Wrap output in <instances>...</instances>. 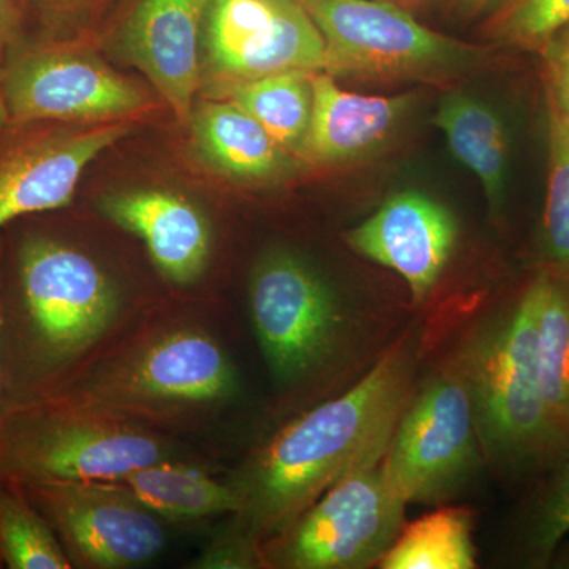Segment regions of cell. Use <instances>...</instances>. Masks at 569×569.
<instances>
[{"label":"cell","instance_id":"6da1fadb","mask_svg":"<svg viewBox=\"0 0 569 569\" xmlns=\"http://www.w3.org/2000/svg\"><path fill=\"white\" fill-rule=\"evenodd\" d=\"M418 336L400 337L346 395L284 427L257 456L241 492L253 529L284 531L348 475L383 459L411 396Z\"/></svg>","mask_w":569,"mask_h":569},{"label":"cell","instance_id":"7a4b0ae2","mask_svg":"<svg viewBox=\"0 0 569 569\" xmlns=\"http://www.w3.org/2000/svg\"><path fill=\"white\" fill-rule=\"evenodd\" d=\"M538 321L535 274L505 312L468 339L456 361L470 392L482 455L516 477L553 470L569 455V437L542 396Z\"/></svg>","mask_w":569,"mask_h":569},{"label":"cell","instance_id":"3957f363","mask_svg":"<svg viewBox=\"0 0 569 569\" xmlns=\"http://www.w3.org/2000/svg\"><path fill=\"white\" fill-rule=\"evenodd\" d=\"M163 441L132 426L40 396L0 417V478L11 481H122L167 459Z\"/></svg>","mask_w":569,"mask_h":569},{"label":"cell","instance_id":"277c9868","mask_svg":"<svg viewBox=\"0 0 569 569\" xmlns=\"http://www.w3.org/2000/svg\"><path fill=\"white\" fill-rule=\"evenodd\" d=\"M326 47L325 73L362 81L448 84L481 69L489 50L433 31L389 0H298Z\"/></svg>","mask_w":569,"mask_h":569},{"label":"cell","instance_id":"5b68a950","mask_svg":"<svg viewBox=\"0 0 569 569\" xmlns=\"http://www.w3.org/2000/svg\"><path fill=\"white\" fill-rule=\"evenodd\" d=\"M234 370L211 336L181 329L80 387H56L41 396L66 406L121 419L209 406L233 395ZM40 397V396H39Z\"/></svg>","mask_w":569,"mask_h":569},{"label":"cell","instance_id":"8992f818","mask_svg":"<svg viewBox=\"0 0 569 569\" xmlns=\"http://www.w3.org/2000/svg\"><path fill=\"white\" fill-rule=\"evenodd\" d=\"M481 460L470 392L458 366L408 399L381 466L408 503L438 505L458 496Z\"/></svg>","mask_w":569,"mask_h":569},{"label":"cell","instance_id":"52a82bcc","mask_svg":"<svg viewBox=\"0 0 569 569\" xmlns=\"http://www.w3.org/2000/svg\"><path fill=\"white\" fill-rule=\"evenodd\" d=\"M10 123L133 121L152 107L142 86L69 43L14 50L0 71Z\"/></svg>","mask_w":569,"mask_h":569},{"label":"cell","instance_id":"ba28073f","mask_svg":"<svg viewBox=\"0 0 569 569\" xmlns=\"http://www.w3.org/2000/svg\"><path fill=\"white\" fill-rule=\"evenodd\" d=\"M381 460L337 482L283 531L277 552L282 567L359 569L380 563L406 526L407 508Z\"/></svg>","mask_w":569,"mask_h":569},{"label":"cell","instance_id":"9c48e42d","mask_svg":"<svg viewBox=\"0 0 569 569\" xmlns=\"http://www.w3.org/2000/svg\"><path fill=\"white\" fill-rule=\"evenodd\" d=\"M201 81L212 91L282 71H325L326 47L298 0H211ZM212 92V93H213Z\"/></svg>","mask_w":569,"mask_h":569},{"label":"cell","instance_id":"30bf717a","mask_svg":"<svg viewBox=\"0 0 569 569\" xmlns=\"http://www.w3.org/2000/svg\"><path fill=\"white\" fill-rule=\"evenodd\" d=\"M61 541L71 565L132 568L156 559L167 535L151 509L121 481L21 485Z\"/></svg>","mask_w":569,"mask_h":569},{"label":"cell","instance_id":"8fae6325","mask_svg":"<svg viewBox=\"0 0 569 569\" xmlns=\"http://www.w3.org/2000/svg\"><path fill=\"white\" fill-rule=\"evenodd\" d=\"M133 130V121L10 123L0 133V228L69 206L89 164Z\"/></svg>","mask_w":569,"mask_h":569},{"label":"cell","instance_id":"7c38bea8","mask_svg":"<svg viewBox=\"0 0 569 569\" xmlns=\"http://www.w3.org/2000/svg\"><path fill=\"white\" fill-rule=\"evenodd\" d=\"M250 307L258 342L279 380L305 376L335 346L340 326L335 295L293 253L274 252L258 263Z\"/></svg>","mask_w":569,"mask_h":569},{"label":"cell","instance_id":"4fadbf2b","mask_svg":"<svg viewBox=\"0 0 569 569\" xmlns=\"http://www.w3.org/2000/svg\"><path fill=\"white\" fill-rule=\"evenodd\" d=\"M458 241V222L447 206L407 190L389 198L376 213L348 231L356 253L397 272L415 305L432 293Z\"/></svg>","mask_w":569,"mask_h":569},{"label":"cell","instance_id":"5bb4252c","mask_svg":"<svg viewBox=\"0 0 569 569\" xmlns=\"http://www.w3.org/2000/svg\"><path fill=\"white\" fill-rule=\"evenodd\" d=\"M211 0H138L119 33L123 59L144 73L179 121H189L201 84V48Z\"/></svg>","mask_w":569,"mask_h":569},{"label":"cell","instance_id":"9a60e30c","mask_svg":"<svg viewBox=\"0 0 569 569\" xmlns=\"http://www.w3.org/2000/svg\"><path fill=\"white\" fill-rule=\"evenodd\" d=\"M417 100V93L378 97L343 91L335 77L316 71L312 121L296 159L316 168L367 159L391 140Z\"/></svg>","mask_w":569,"mask_h":569},{"label":"cell","instance_id":"2e32d148","mask_svg":"<svg viewBox=\"0 0 569 569\" xmlns=\"http://www.w3.org/2000/svg\"><path fill=\"white\" fill-rule=\"evenodd\" d=\"M100 211L112 223L142 239L164 277L189 284L203 274L211 233L203 212L168 190L134 189L103 194Z\"/></svg>","mask_w":569,"mask_h":569},{"label":"cell","instance_id":"e0dca14e","mask_svg":"<svg viewBox=\"0 0 569 569\" xmlns=\"http://www.w3.org/2000/svg\"><path fill=\"white\" fill-rule=\"evenodd\" d=\"M189 121L200 159L230 181L266 186L282 181L298 167L296 157L230 100L198 104Z\"/></svg>","mask_w":569,"mask_h":569},{"label":"cell","instance_id":"ac0fdd59","mask_svg":"<svg viewBox=\"0 0 569 569\" xmlns=\"http://www.w3.org/2000/svg\"><path fill=\"white\" fill-rule=\"evenodd\" d=\"M432 123L447 137L452 156L477 176L492 217H500L511 149L503 119L481 100L451 91L440 100Z\"/></svg>","mask_w":569,"mask_h":569},{"label":"cell","instance_id":"d6986e66","mask_svg":"<svg viewBox=\"0 0 569 569\" xmlns=\"http://www.w3.org/2000/svg\"><path fill=\"white\" fill-rule=\"evenodd\" d=\"M313 73L316 71L290 70L269 74L220 89L212 93V99L230 100L238 104L284 151L296 157L312 121Z\"/></svg>","mask_w":569,"mask_h":569},{"label":"cell","instance_id":"ffe728a7","mask_svg":"<svg viewBox=\"0 0 569 569\" xmlns=\"http://www.w3.org/2000/svg\"><path fill=\"white\" fill-rule=\"evenodd\" d=\"M122 485L146 508L176 519H200L223 512H241L244 507L238 488L222 485L193 468L162 460L122 479Z\"/></svg>","mask_w":569,"mask_h":569},{"label":"cell","instance_id":"44dd1931","mask_svg":"<svg viewBox=\"0 0 569 569\" xmlns=\"http://www.w3.org/2000/svg\"><path fill=\"white\" fill-rule=\"evenodd\" d=\"M473 520L467 508H441L402 527L380 561L383 569H471L477 567Z\"/></svg>","mask_w":569,"mask_h":569},{"label":"cell","instance_id":"7402d4cb","mask_svg":"<svg viewBox=\"0 0 569 569\" xmlns=\"http://www.w3.org/2000/svg\"><path fill=\"white\" fill-rule=\"evenodd\" d=\"M537 279L539 381L550 413L569 437V279L546 268Z\"/></svg>","mask_w":569,"mask_h":569},{"label":"cell","instance_id":"603a6c76","mask_svg":"<svg viewBox=\"0 0 569 569\" xmlns=\"http://www.w3.org/2000/svg\"><path fill=\"white\" fill-rule=\"evenodd\" d=\"M0 567L69 569L73 567L47 519L20 482L0 478Z\"/></svg>","mask_w":569,"mask_h":569},{"label":"cell","instance_id":"cb8c5ba5","mask_svg":"<svg viewBox=\"0 0 569 569\" xmlns=\"http://www.w3.org/2000/svg\"><path fill=\"white\" fill-rule=\"evenodd\" d=\"M548 183L542 212L541 247L545 268L569 279V127L546 99Z\"/></svg>","mask_w":569,"mask_h":569},{"label":"cell","instance_id":"d4e9b609","mask_svg":"<svg viewBox=\"0 0 569 569\" xmlns=\"http://www.w3.org/2000/svg\"><path fill=\"white\" fill-rule=\"evenodd\" d=\"M567 24L569 0H498L482 22V37L496 48L539 54Z\"/></svg>","mask_w":569,"mask_h":569},{"label":"cell","instance_id":"484cf974","mask_svg":"<svg viewBox=\"0 0 569 569\" xmlns=\"http://www.w3.org/2000/svg\"><path fill=\"white\" fill-rule=\"evenodd\" d=\"M569 533V455L553 468L539 493L522 535V552L531 567H548Z\"/></svg>","mask_w":569,"mask_h":569},{"label":"cell","instance_id":"4316f807","mask_svg":"<svg viewBox=\"0 0 569 569\" xmlns=\"http://www.w3.org/2000/svg\"><path fill=\"white\" fill-rule=\"evenodd\" d=\"M542 67V89L546 99L559 110L569 127V24L539 51Z\"/></svg>","mask_w":569,"mask_h":569},{"label":"cell","instance_id":"83f0119b","mask_svg":"<svg viewBox=\"0 0 569 569\" xmlns=\"http://www.w3.org/2000/svg\"><path fill=\"white\" fill-rule=\"evenodd\" d=\"M103 0H22L26 13L33 11L47 24L80 20Z\"/></svg>","mask_w":569,"mask_h":569},{"label":"cell","instance_id":"f1b7e54d","mask_svg":"<svg viewBox=\"0 0 569 569\" xmlns=\"http://www.w3.org/2000/svg\"><path fill=\"white\" fill-rule=\"evenodd\" d=\"M24 18L22 0H0V71L18 48Z\"/></svg>","mask_w":569,"mask_h":569},{"label":"cell","instance_id":"f546056e","mask_svg":"<svg viewBox=\"0 0 569 569\" xmlns=\"http://www.w3.org/2000/svg\"><path fill=\"white\" fill-rule=\"evenodd\" d=\"M497 2L498 0H451L455 10L467 20L486 17L497 6Z\"/></svg>","mask_w":569,"mask_h":569},{"label":"cell","instance_id":"4dcf8cb0","mask_svg":"<svg viewBox=\"0 0 569 569\" xmlns=\"http://www.w3.org/2000/svg\"><path fill=\"white\" fill-rule=\"evenodd\" d=\"M10 126V112L7 108L6 97H3L2 88H0V133Z\"/></svg>","mask_w":569,"mask_h":569},{"label":"cell","instance_id":"1f68e13d","mask_svg":"<svg viewBox=\"0 0 569 569\" xmlns=\"http://www.w3.org/2000/svg\"><path fill=\"white\" fill-rule=\"evenodd\" d=\"M433 2H437V0H407V6L411 11H417L418 9L432 6Z\"/></svg>","mask_w":569,"mask_h":569},{"label":"cell","instance_id":"d6a6232c","mask_svg":"<svg viewBox=\"0 0 569 569\" xmlns=\"http://www.w3.org/2000/svg\"><path fill=\"white\" fill-rule=\"evenodd\" d=\"M556 561L557 563H559V567L569 568V548L568 550H565V552L561 553V557L559 556V559H557Z\"/></svg>","mask_w":569,"mask_h":569},{"label":"cell","instance_id":"836d02e7","mask_svg":"<svg viewBox=\"0 0 569 569\" xmlns=\"http://www.w3.org/2000/svg\"><path fill=\"white\" fill-rule=\"evenodd\" d=\"M3 413V378H2V366H0V417Z\"/></svg>","mask_w":569,"mask_h":569},{"label":"cell","instance_id":"e575fe53","mask_svg":"<svg viewBox=\"0 0 569 569\" xmlns=\"http://www.w3.org/2000/svg\"><path fill=\"white\" fill-rule=\"evenodd\" d=\"M389 2L399 3V6L406 7V9H408L407 0H389ZM408 10H410V9H408Z\"/></svg>","mask_w":569,"mask_h":569}]
</instances>
